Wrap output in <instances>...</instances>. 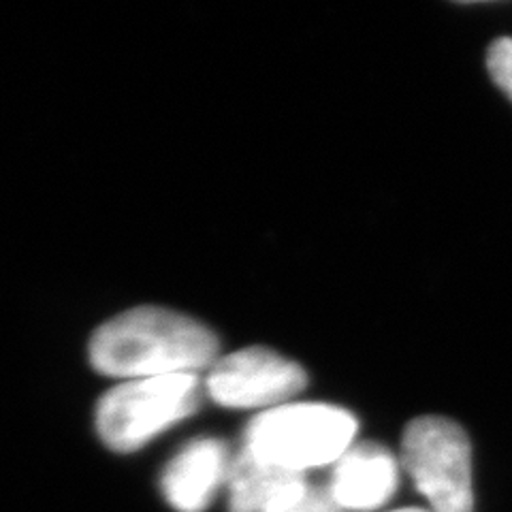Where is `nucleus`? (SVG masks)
Returning a JSON list of instances; mask_svg holds the SVG:
<instances>
[{
    "mask_svg": "<svg viewBox=\"0 0 512 512\" xmlns=\"http://www.w3.org/2000/svg\"><path fill=\"white\" fill-rule=\"evenodd\" d=\"M88 357L96 372L114 378L197 374L218 361V338L186 314L141 306L96 329Z\"/></svg>",
    "mask_w": 512,
    "mask_h": 512,
    "instance_id": "obj_1",
    "label": "nucleus"
},
{
    "mask_svg": "<svg viewBox=\"0 0 512 512\" xmlns=\"http://www.w3.org/2000/svg\"><path fill=\"white\" fill-rule=\"evenodd\" d=\"M357 419L331 404H282L254 416L246 451L274 466L303 474L338 461L352 446Z\"/></svg>",
    "mask_w": 512,
    "mask_h": 512,
    "instance_id": "obj_2",
    "label": "nucleus"
},
{
    "mask_svg": "<svg viewBox=\"0 0 512 512\" xmlns=\"http://www.w3.org/2000/svg\"><path fill=\"white\" fill-rule=\"evenodd\" d=\"M203 399L197 374L137 378L111 389L96 406V431L118 453H133L195 414Z\"/></svg>",
    "mask_w": 512,
    "mask_h": 512,
    "instance_id": "obj_3",
    "label": "nucleus"
},
{
    "mask_svg": "<svg viewBox=\"0 0 512 512\" xmlns=\"http://www.w3.org/2000/svg\"><path fill=\"white\" fill-rule=\"evenodd\" d=\"M402 461L434 512H474L472 446L442 416L414 419L402 438Z\"/></svg>",
    "mask_w": 512,
    "mask_h": 512,
    "instance_id": "obj_4",
    "label": "nucleus"
},
{
    "mask_svg": "<svg viewBox=\"0 0 512 512\" xmlns=\"http://www.w3.org/2000/svg\"><path fill=\"white\" fill-rule=\"evenodd\" d=\"M308 374L291 359L265 346H250L218 359L205 389L227 408H276L306 389Z\"/></svg>",
    "mask_w": 512,
    "mask_h": 512,
    "instance_id": "obj_5",
    "label": "nucleus"
},
{
    "mask_svg": "<svg viewBox=\"0 0 512 512\" xmlns=\"http://www.w3.org/2000/svg\"><path fill=\"white\" fill-rule=\"evenodd\" d=\"M229 446L216 438L188 442L160 476L165 500L178 512H203L231 472Z\"/></svg>",
    "mask_w": 512,
    "mask_h": 512,
    "instance_id": "obj_6",
    "label": "nucleus"
},
{
    "mask_svg": "<svg viewBox=\"0 0 512 512\" xmlns=\"http://www.w3.org/2000/svg\"><path fill=\"white\" fill-rule=\"evenodd\" d=\"M397 483V459L389 448L363 442L352 444L333 463L327 489L342 510H376L391 500Z\"/></svg>",
    "mask_w": 512,
    "mask_h": 512,
    "instance_id": "obj_7",
    "label": "nucleus"
},
{
    "mask_svg": "<svg viewBox=\"0 0 512 512\" xmlns=\"http://www.w3.org/2000/svg\"><path fill=\"white\" fill-rule=\"evenodd\" d=\"M229 512H288L308 491L303 474L267 463L246 448L229 472Z\"/></svg>",
    "mask_w": 512,
    "mask_h": 512,
    "instance_id": "obj_8",
    "label": "nucleus"
},
{
    "mask_svg": "<svg viewBox=\"0 0 512 512\" xmlns=\"http://www.w3.org/2000/svg\"><path fill=\"white\" fill-rule=\"evenodd\" d=\"M487 69L495 86H498L512 101V39L510 37H502L489 47Z\"/></svg>",
    "mask_w": 512,
    "mask_h": 512,
    "instance_id": "obj_9",
    "label": "nucleus"
},
{
    "mask_svg": "<svg viewBox=\"0 0 512 512\" xmlns=\"http://www.w3.org/2000/svg\"><path fill=\"white\" fill-rule=\"evenodd\" d=\"M288 512H344V510L331 498L329 489L308 487V491L301 495V500Z\"/></svg>",
    "mask_w": 512,
    "mask_h": 512,
    "instance_id": "obj_10",
    "label": "nucleus"
},
{
    "mask_svg": "<svg viewBox=\"0 0 512 512\" xmlns=\"http://www.w3.org/2000/svg\"><path fill=\"white\" fill-rule=\"evenodd\" d=\"M393 512H427V510H421V508H402V510H393Z\"/></svg>",
    "mask_w": 512,
    "mask_h": 512,
    "instance_id": "obj_11",
    "label": "nucleus"
}]
</instances>
